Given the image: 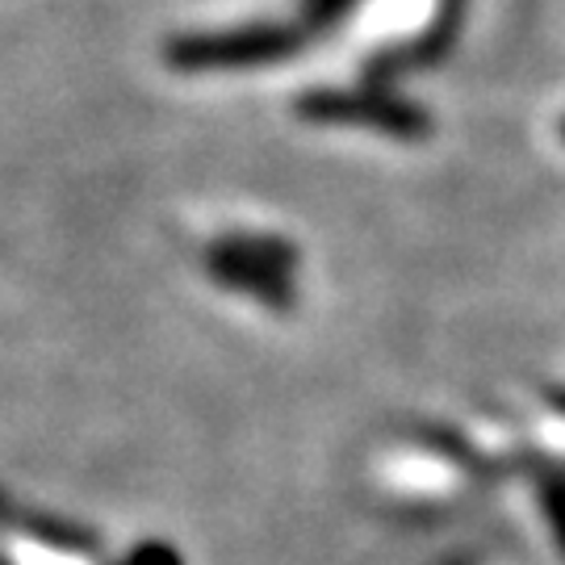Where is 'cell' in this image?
I'll return each instance as SVG.
<instances>
[{
  "label": "cell",
  "mask_w": 565,
  "mask_h": 565,
  "mask_svg": "<svg viewBox=\"0 0 565 565\" xmlns=\"http://www.w3.org/2000/svg\"><path fill=\"white\" fill-rule=\"evenodd\" d=\"M562 135H565V126H562Z\"/></svg>",
  "instance_id": "52a82bcc"
},
{
  "label": "cell",
  "mask_w": 565,
  "mask_h": 565,
  "mask_svg": "<svg viewBox=\"0 0 565 565\" xmlns=\"http://www.w3.org/2000/svg\"><path fill=\"white\" fill-rule=\"evenodd\" d=\"M499 469L469 424H411L382 436L364 457V482L377 503L403 515H445L478 499Z\"/></svg>",
  "instance_id": "6da1fadb"
},
{
  "label": "cell",
  "mask_w": 565,
  "mask_h": 565,
  "mask_svg": "<svg viewBox=\"0 0 565 565\" xmlns=\"http://www.w3.org/2000/svg\"><path fill=\"white\" fill-rule=\"evenodd\" d=\"M343 4H352V0H310V13L327 21V18H335Z\"/></svg>",
  "instance_id": "8992f818"
},
{
  "label": "cell",
  "mask_w": 565,
  "mask_h": 565,
  "mask_svg": "<svg viewBox=\"0 0 565 565\" xmlns=\"http://www.w3.org/2000/svg\"><path fill=\"white\" fill-rule=\"evenodd\" d=\"M114 565H184V557L181 548H172L168 541L147 536V541H135V545H126L121 553H114Z\"/></svg>",
  "instance_id": "5b68a950"
},
{
  "label": "cell",
  "mask_w": 565,
  "mask_h": 565,
  "mask_svg": "<svg viewBox=\"0 0 565 565\" xmlns=\"http://www.w3.org/2000/svg\"><path fill=\"white\" fill-rule=\"evenodd\" d=\"M507 478L520 490L524 520L545 541L548 557L565 565V465L524 461L507 469Z\"/></svg>",
  "instance_id": "277c9868"
},
{
  "label": "cell",
  "mask_w": 565,
  "mask_h": 565,
  "mask_svg": "<svg viewBox=\"0 0 565 565\" xmlns=\"http://www.w3.org/2000/svg\"><path fill=\"white\" fill-rule=\"evenodd\" d=\"M205 277L260 306L268 315H289L298 306V252L277 235H226L202 252Z\"/></svg>",
  "instance_id": "7a4b0ae2"
},
{
  "label": "cell",
  "mask_w": 565,
  "mask_h": 565,
  "mask_svg": "<svg viewBox=\"0 0 565 565\" xmlns=\"http://www.w3.org/2000/svg\"><path fill=\"white\" fill-rule=\"evenodd\" d=\"M298 46L289 30L256 25V30H235V34H202L184 39L172 46L177 67H243V63H268L281 60Z\"/></svg>",
  "instance_id": "3957f363"
}]
</instances>
